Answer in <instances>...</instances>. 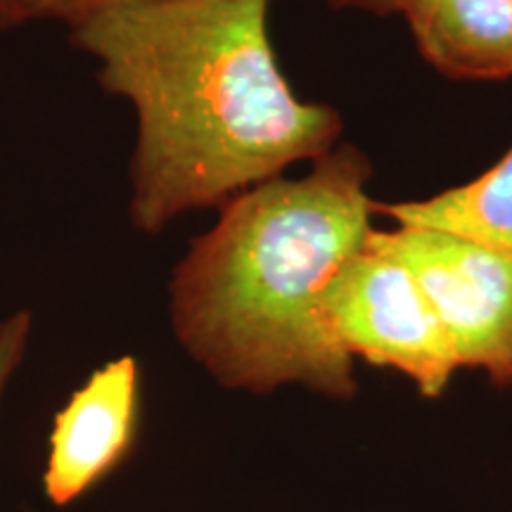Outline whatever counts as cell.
Returning <instances> with one entry per match:
<instances>
[{
  "label": "cell",
  "mask_w": 512,
  "mask_h": 512,
  "mask_svg": "<svg viewBox=\"0 0 512 512\" xmlns=\"http://www.w3.org/2000/svg\"><path fill=\"white\" fill-rule=\"evenodd\" d=\"M31 335V313L15 311L8 318L0 320V403L8 392L12 375L17 373L27 351Z\"/></svg>",
  "instance_id": "9c48e42d"
},
{
  "label": "cell",
  "mask_w": 512,
  "mask_h": 512,
  "mask_svg": "<svg viewBox=\"0 0 512 512\" xmlns=\"http://www.w3.org/2000/svg\"><path fill=\"white\" fill-rule=\"evenodd\" d=\"M22 27L19 19V0H0V31Z\"/></svg>",
  "instance_id": "8fae6325"
},
{
  "label": "cell",
  "mask_w": 512,
  "mask_h": 512,
  "mask_svg": "<svg viewBox=\"0 0 512 512\" xmlns=\"http://www.w3.org/2000/svg\"><path fill=\"white\" fill-rule=\"evenodd\" d=\"M138 0H19L22 27L29 22H62L64 27L81 22L95 12Z\"/></svg>",
  "instance_id": "ba28073f"
},
{
  "label": "cell",
  "mask_w": 512,
  "mask_h": 512,
  "mask_svg": "<svg viewBox=\"0 0 512 512\" xmlns=\"http://www.w3.org/2000/svg\"><path fill=\"white\" fill-rule=\"evenodd\" d=\"M396 226H422L482 242L512 256V147L475 181L427 200L373 204Z\"/></svg>",
  "instance_id": "52a82bcc"
},
{
  "label": "cell",
  "mask_w": 512,
  "mask_h": 512,
  "mask_svg": "<svg viewBox=\"0 0 512 512\" xmlns=\"http://www.w3.org/2000/svg\"><path fill=\"white\" fill-rule=\"evenodd\" d=\"M271 0H138L69 29L98 83L136 112L128 221L159 235L316 162L342 136L330 105L302 100L275 57Z\"/></svg>",
  "instance_id": "6da1fadb"
},
{
  "label": "cell",
  "mask_w": 512,
  "mask_h": 512,
  "mask_svg": "<svg viewBox=\"0 0 512 512\" xmlns=\"http://www.w3.org/2000/svg\"><path fill=\"white\" fill-rule=\"evenodd\" d=\"M420 55L453 79L512 76V0H403Z\"/></svg>",
  "instance_id": "8992f818"
},
{
  "label": "cell",
  "mask_w": 512,
  "mask_h": 512,
  "mask_svg": "<svg viewBox=\"0 0 512 512\" xmlns=\"http://www.w3.org/2000/svg\"><path fill=\"white\" fill-rule=\"evenodd\" d=\"M370 162L335 145L304 176L273 178L219 207L169 278L178 344L228 389L356 394L354 358L323 313L330 280L366 245Z\"/></svg>",
  "instance_id": "7a4b0ae2"
},
{
  "label": "cell",
  "mask_w": 512,
  "mask_h": 512,
  "mask_svg": "<svg viewBox=\"0 0 512 512\" xmlns=\"http://www.w3.org/2000/svg\"><path fill=\"white\" fill-rule=\"evenodd\" d=\"M403 0H330L335 10H361L370 12V15H394L399 12Z\"/></svg>",
  "instance_id": "30bf717a"
},
{
  "label": "cell",
  "mask_w": 512,
  "mask_h": 512,
  "mask_svg": "<svg viewBox=\"0 0 512 512\" xmlns=\"http://www.w3.org/2000/svg\"><path fill=\"white\" fill-rule=\"evenodd\" d=\"M323 313L351 358L399 370L425 399H439L460 368L415 275L368 240L330 280Z\"/></svg>",
  "instance_id": "3957f363"
},
{
  "label": "cell",
  "mask_w": 512,
  "mask_h": 512,
  "mask_svg": "<svg viewBox=\"0 0 512 512\" xmlns=\"http://www.w3.org/2000/svg\"><path fill=\"white\" fill-rule=\"evenodd\" d=\"M143 382L136 356H119L88 375L55 413L43 491L57 508L72 505L114 475L136 451Z\"/></svg>",
  "instance_id": "5b68a950"
},
{
  "label": "cell",
  "mask_w": 512,
  "mask_h": 512,
  "mask_svg": "<svg viewBox=\"0 0 512 512\" xmlns=\"http://www.w3.org/2000/svg\"><path fill=\"white\" fill-rule=\"evenodd\" d=\"M368 242L399 259L444 325L460 368L512 384V256L422 226L370 230Z\"/></svg>",
  "instance_id": "277c9868"
}]
</instances>
